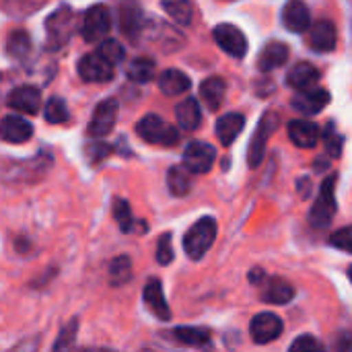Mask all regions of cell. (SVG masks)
Masks as SVG:
<instances>
[{"label": "cell", "instance_id": "cell-15", "mask_svg": "<svg viewBox=\"0 0 352 352\" xmlns=\"http://www.w3.org/2000/svg\"><path fill=\"white\" fill-rule=\"evenodd\" d=\"M291 103H293L295 111H299L303 116H316L330 103V93L326 89H318V87L303 89V91H297V95L293 97Z\"/></svg>", "mask_w": 352, "mask_h": 352}, {"label": "cell", "instance_id": "cell-22", "mask_svg": "<svg viewBox=\"0 0 352 352\" xmlns=\"http://www.w3.org/2000/svg\"><path fill=\"white\" fill-rule=\"evenodd\" d=\"M291 140L301 148H314L320 142V128L309 120H293L289 124Z\"/></svg>", "mask_w": 352, "mask_h": 352}, {"label": "cell", "instance_id": "cell-25", "mask_svg": "<svg viewBox=\"0 0 352 352\" xmlns=\"http://www.w3.org/2000/svg\"><path fill=\"white\" fill-rule=\"evenodd\" d=\"M175 118H177V124L179 128L192 132V130H198L200 124H202V111H200V105L194 97H188L184 99L177 107H175Z\"/></svg>", "mask_w": 352, "mask_h": 352}, {"label": "cell", "instance_id": "cell-7", "mask_svg": "<svg viewBox=\"0 0 352 352\" xmlns=\"http://www.w3.org/2000/svg\"><path fill=\"white\" fill-rule=\"evenodd\" d=\"M334 184H336V177L330 175L324 179V184L320 186V194L316 198V204L311 206V212H309V221L314 227H328L336 214V196H334Z\"/></svg>", "mask_w": 352, "mask_h": 352}, {"label": "cell", "instance_id": "cell-16", "mask_svg": "<svg viewBox=\"0 0 352 352\" xmlns=\"http://www.w3.org/2000/svg\"><path fill=\"white\" fill-rule=\"evenodd\" d=\"M8 107H12L14 111H21V113H37L39 107H41V93L39 89L31 87V85H23V87H16L10 91L8 99H6Z\"/></svg>", "mask_w": 352, "mask_h": 352}, {"label": "cell", "instance_id": "cell-9", "mask_svg": "<svg viewBox=\"0 0 352 352\" xmlns=\"http://www.w3.org/2000/svg\"><path fill=\"white\" fill-rule=\"evenodd\" d=\"M113 74H116V66L99 52H91L78 62V76L85 82H109Z\"/></svg>", "mask_w": 352, "mask_h": 352}, {"label": "cell", "instance_id": "cell-1", "mask_svg": "<svg viewBox=\"0 0 352 352\" xmlns=\"http://www.w3.org/2000/svg\"><path fill=\"white\" fill-rule=\"evenodd\" d=\"M54 165V157L50 151H39L31 159L23 161H10L2 167V179L6 184H16V186H29L41 182Z\"/></svg>", "mask_w": 352, "mask_h": 352}, {"label": "cell", "instance_id": "cell-8", "mask_svg": "<svg viewBox=\"0 0 352 352\" xmlns=\"http://www.w3.org/2000/svg\"><path fill=\"white\" fill-rule=\"evenodd\" d=\"M109 29H111V14H109V10H107L105 4H93L82 14L80 33H82V39L85 41H89V43L103 41L105 35L109 33Z\"/></svg>", "mask_w": 352, "mask_h": 352}, {"label": "cell", "instance_id": "cell-24", "mask_svg": "<svg viewBox=\"0 0 352 352\" xmlns=\"http://www.w3.org/2000/svg\"><path fill=\"white\" fill-rule=\"evenodd\" d=\"M245 126V116L241 113H227L217 122V138L223 146H231L233 140L241 134Z\"/></svg>", "mask_w": 352, "mask_h": 352}, {"label": "cell", "instance_id": "cell-23", "mask_svg": "<svg viewBox=\"0 0 352 352\" xmlns=\"http://www.w3.org/2000/svg\"><path fill=\"white\" fill-rule=\"evenodd\" d=\"M320 80V72L314 64L309 62H299L297 66L291 68V72L287 74V85L297 89V91H303V89H311L316 87Z\"/></svg>", "mask_w": 352, "mask_h": 352}, {"label": "cell", "instance_id": "cell-35", "mask_svg": "<svg viewBox=\"0 0 352 352\" xmlns=\"http://www.w3.org/2000/svg\"><path fill=\"white\" fill-rule=\"evenodd\" d=\"M188 173L190 171L186 167H182V165H173L169 169V173H167V186H169V192L173 196L179 198V196H186L190 192L192 182H190V175Z\"/></svg>", "mask_w": 352, "mask_h": 352}, {"label": "cell", "instance_id": "cell-42", "mask_svg": "<svg viewBox=\"0 0 352 352\" xmlns=\"http://www.w3.org/2000/svg\"><path fill=\"white\" fill-rule=\"evenodd\" d=\"M157 262L161 266H169L173 262V245H171V235L169 233L161 235V239L157 243Z\"/></svg>", "mask_w": 352, "mask_h": 352}, {"label": "cell", "instance_id": "cell-34", "mask_svg": "<svg viewBox=\"0 0 352 352\" xmlns=\"http://www.w3.org/2000/svg\"><path fill=\"white\" fill-rule=\"evenodd\" d=\"M132 278V260L128 256H118L109 262V285L122 287Z\"/></svg>", "mask_w": 352, "mask_h": 352}, {"label": "cell", "instance_id": "cell-38", "mask_svg": "<svg viewBox=\"0 0 352 352\" xmlns=\"http://www.w3.org/2000/svg\"><path fill=\"white\" fill-rule=\"evenodd\" d=\"M324 144H326V151L330 153V157H340L342 144H344V136L338 132L334 122H330L326 126V130H324Z\"/></svg>", "mask_w": 352, "mask_h": 352}, {"label": "cell", "instance_id": "cell-33", "mask_svg": "<svg viewBox=\"0 0 352 352\" xmlns=\"http://www.w3.org/2000/svg\"><path fill=\"white\" fill-rule=\"evenodd\" d=\"M47 0H0V6L6 14L23 19L33 12H37Z\"/></svg>", "mask_w": 352, "mask_h": 352}, {"label": "cell", "instance_id": "cell-36", "mask_svg": "<svg viewBox=\"0 0 352 352\" xmlns=\"http://www.w3.org/2000/svg\"><path fill=\"white\" fill-rule=\"evenodd\" d=\"M113 219L118 221V225H120V229L124 233H132L136 229V221L132 217V208H130V204L124 198H116L113 200Z\"/></svg>", "mask_w": 352, "mask_h": 352}, {"label": "cell", "instance_id": "cell-26", "mask_svg": "<svg viewBox=\"0 0 352 352\" xmlns=\"http://www.w3.org/2000/svg\"><path fill=\"white\" fill-rule=\"evenodd\" d=\"M295 297V289L283 278H270L262 291V301L272 305H287Z\"/></svg>", "mask_w": 352, "mask_h": 352}, {"label": "cell", "instance_id": "cell-13", "mask_svg": "<svg viewBox=\"0 0 352 352\" xmlns=\"http://www.w3.org/2000/svg\"><path fill=\"white\" fill-rule=\"evenodd\" d=\"M144 23H146V14L142 12L140 4L136 0H122V4H120V29L132 43H138Z\"/></svg>", "mask_w": 352, "mask_h": 352}, {"label": "cell", "instance_id": "cell-40", "mask_svg": "<svg viewBox=\"0 0 352 352\" xmlns=\"http://www.w3.org/2000/svg\"><path fill=\"white\" fill-rule=\"evenodd\" d=\"M76 330H78V320L74 318L68 326L62 328V332H60V336H58V340L54 342L52 349H54V351H66V349H70V346L74 344Z\"/></svg>", "mask_w": 352, "mask_h": 352}, {"label": "cell", "instance_id": "cell-37", "mask_svg": "<svg viewBox=\"0 0 352 352\" xmlns=\"http://www.w3.org/2000/svg\"><path fill=\"white\" fill-rule=\"evenodd\" d=\"M43 116H45V120H47L50 124H64V122H68V118H70L68 105H66V101L60 99V97L47 99Z\"/></svg>", "mask_w": 352, "mask_h": 352}, {"label": "cell", "instance_id": "cell-3", "mask_svg": "<svg viewBox=\"0 0 352 352\" xmlns=\"http://www.w3.org/2000/svg\"><path fill=\"white\" fill-rule=\"evenodd\" d=\"M217 239V221L210 217L200 219L190 227V231L184 237V250L192 260H202L204 254L212 248Z\"/></svg>", "mask_w": 352, "mask_h": 352}, {"label": "cell", "instance_id": "cell-10", "mask_svg": "<svg viewBox=\"0 0 352 352\" xmlns=\"http://www.w3.org/2000/svg\"><path fill=\"white\" fill-rule=\"evenodd\" d=\"M212 37L221 50H225L233 58H243L248 54V39L243 31L231 23H221L212 29Z\"/></svg>", "mask_w": 352, "mask_h": 352}, {"label": "cell", "instance_id": "cell-4", "mask_svg": "<svg viewBox=\"0 0 352 352\" xmlns=\"http://www.w3.org/2000/svg\"><path fill=\"white\" fill-rule=\"evenodd\" d=\"M140 41H146L148 45H155L157 50H163V52H173V50L184 45V35L177 29H173L171 25H165L159 19L146 16V23L142 27L138 43Z\"/></svg>", "mask_w": 352, "mask_h": 352}, {"label": "cell", "instance_id": "cell-29", "mask_svg": "<svg viewBox=\"0 0 352 352\" xmlns=\"http://www.w3.org/2000/svg\"><path fill=\"white\" fill-rule=\"evenodd\" d=\"M31 50H33V43H31V37H29L27 31L19 29V31H12V33L8 35L6 52H8V56H10L12 60H19V62L27 60L29 54H31Z\"/></svg>", "mask_w": 352, "mask_h": 352}, {"label": "cell", "instance_id": "cell-41", "mask_svg": "<svg viewBox=\"0 0 352 352\" xmlns=\"http://www.w3.org/2000/svg\"><path fill=\"white\" fill-rule=\"evenodd\" d=\"M330 245H334V248H338V250H342V252L352 254V225L342 227V229H338L336 233H332V235H330Z\"/></svg>", "mask_w": 352, "mask_h": 352}, {"label": "cell", "instance_id": "cell-14", "mask_svg": "<svg viewBox=\"0 0 352 352\" xmlns=\"http://www.w3.org/2000/svg\"><path fill=\"white\" fill-rule=\"evenodd\" d=\"M283 328L285 326L278 316L264 311V314L254 316V320L250 324V334L256 344H270L272 340H276L283 334Z\"/></svg>", "mask_w": 352, "mask_h": 352}, {"label": "cell", "instance_id": "cell-31", "mask_svg": "<svg viewBox=\"0 0 352 352\" xmlns=\"http://www.w3.org/2000/svg\"><path fill=\"white\" fill-rule=\"evenodd\" d=\"M161 6L177 25H192L194 19L192 0H161Z\"/></svg>", "mask_w": 352, "mask_h": 352}, {"label": "cell", "instance_id": "cell-27", "mask_svg": "<svg viewBox=\"0 0 352 352\" xmlns=\"http://www.w3.org/2000/svg\"><path fill=\"white\" fill-rule=\"evenodd\" d=\"M190 87H192V80H190V76H186L182 70L169 68V70L161 72V76H159V89H161L167 97L182 95V93H186Z\"/></svg>", "mask_w": 352, "mask_h": 352}, {"label": "cell", "instance_id": "cell-17", "mask_svg": "<svg viewBox=\"0 0 352 352\" xmlns=\"http://www.w3.org/2000/svg\"><path fill=\"white\" fill-rule=\"evenodd\" d=\"M33 136V126L21 116H4L0 120V138L10 144H23Z\"/></svg>", "mask_w": 352, "mask_h": 352}, {"label": "cell", "instance_id": "cell-28", "mask_svg": "<svg viewBox=\"0 0 352 352\" xmlns=\"http://www.w3.org/2000/svg\"><path fill=\"white\" fill-rule=\"evenodd\" d=\"M200 97L204 101V105L210 111H217L223 101H225V80L219 76H210L200 85Z\"/></svg>", "mask_w": 352, "mask_h": 352}, {"label": "cell", "instance_id": "cell-39", "mask_svg": "<svg viewBox=\"0 0 352 352\" xmlns=\"http://www.w3.org/2000/svg\"><path fill=\"white\" fill-rule=\"evenodd\" d=\"M97 52H99L103 58H107L113 66H118V64L124 60V56H126L122 43L116 41V39H103V41L99 43V50H97Z\"/></svg>", "mask_w": 352, "mask_h": 352}, {"label": "cell", "instance_id": "cell-18", "mask_svg": "<svg viewBox=\"0 0 352 352\" xmlns=\"http://www.w3.org/2000/svg\"><path fill=\"white\" fill-rule=\"evenodd\" d=\"M283 25L293 33H303L311 25L309 6L303 0H289L283 8Z\"/></svg>", "mask_w": 352, "mask_h": 352}, {"label": "cell", "instance_id": "cell-2", "mask_svg": "<svg viewBox=\"0 0 352 352\" xmlns=\"http://www.w3.org/2000/svg\"><path fill=\"white\" fill-rule=\"evenodd\" d=\"M78 16L68 4L58 6L47 19H45V47L50 52H58L64 45H68L70 37L76 31Z\"/></svg>", "mask_w": 352, "mask_h": 352}, {"label": "cell", "instance_id": "cell-45", "mask_svg": "<svg viewBox=\"0 0 352 352\" xmlns=\"http://www.w3.org/2000/svg\"><path fill=\"white\" fill-rule=\"evenodd\" d=\"M349 276H351V280H352V266L349 268Z\"/></svg>", "mask_w": 352, "mask_h": 352}, {"label": "cell", "instance_id": "cell-12", "mask_svg": "<svg viewBox=\"0 0 352 352\" xmlns=\"http://www.w3.org/2000/svg\"><path fill=\"white\" fill-rule=\"evenodd\" d=\"M118 101L116 99H103L97 107H95V111H93V116H91V122H89V136H93V138H103V136H107L111 130H113V126H116V120H118Z\"/></svg>", "mask_w": 352, "mask_h": 352}, {"label": "cell", "instance_id": "cell-6", "mask_svg": "<svg viewBox=\"0 0 352 352\" xmlns=\"http://www.w3.org/2000/svg\"><path fill=\"white\" fill-rule=\"evenodd\" d=\"M278 126H280V116L278 113L268 111V113L262 116V120H260V124H258V128H256V132L252 136L250 148H248V165L252 169H256L262 163V159L266 155L268 138L278 130Z\"/></svg>", "mask_w": 352, "mask_h": 352}, {"label": "cell", "instance_id": "cell-5", "mask_svg": "<svg viewBox=\"0 0 352 352\" xmlns=\"http://www.w3.org/2000/svg\"><path fill=\"white\" fill-rule=\"evenodd\" d=\"M136 132L144 142L159 146H173L179 140L177 130L157 113H146L144 118H140V122L136 124Z\"/></svg>", "mask_w": 352, "mask_h": 352}, {"label": "cell", "instance_id": "cell-43", "mask_svg": "<svg viewBox=\"0 0 352 352\" xmlns=\"http://www.w3.org/2000/svg\"><path fill=\"white\" fill-rule=\"evenodd\" d=\"M85 153H87V157H89L91 163H99V161H103L105 157H109L111 148H109L101 138H95V140L85 148Z\"/></svg>", "mask_w": 352, "mask_h": 352}, {"label": "cell", "instance_id": "cell-30", "mask_svg": "<svg viewBox=\"0 0 352 352\" xmlns=\"http://www.w3.org/2000/svg\"><path fill=\"white\" fill-rule=\"evenodd\" d=\"M173 338L186 346L202 349L210 342V330L206 328H192V326H182L173 330Z\"/></svg>", "mask_w": 352, "mask_h": 352}, {"label": "cell", "instance_id": "cell-20", "mask_svg": "<svg viewBox=\"0 0 352 352\" xmlns=\"http://www.w3.org/2000/svg\"><path fill=\"white\" fill-rule=\"evenodd\" d=\"M336 41H338V35H336V27L332 21H320L309 31V45L314 52H320V54L334 52Z\"/></svg>", "mask_w": 352, "mask_h": 352}, {"label": "cell", "instance_id": "cell-19", "mask_svg": "<svg viewBox=\"0 0 352 352\" xmlns=\"http://www.w3.org/2000/svg\"><path fill=\"white\" fill-rule=\"evenodd\" d=\"M144 305L148 307V311L161 320V322H169L171 320V309L165 301V295H163V287H161V280L159 278H151L146 285H144Z\"/></svg>", "mask_w": 352, "mask_h": 352}, {"label": "cell", "instance_id": "cell-32", "mask_svg": "<svg viewBox=\"0 0 352 352\" xmlns=\"http://www.w3.org/2000/svg\"><path fill=\"white\" fill-rule=\"evenodd\" d=\"M155 72H157V64H155V60H151V58H136V60H132L130 62V66H128V70H126V74H128V78L132 80V82H151L153 78H155Z\"/></svg>", "mask_w": 352, "mask_h": 352}, {"label": "cell", "instance_id": "cell-11", "mask_svg": "<svg viewBox=\"0 0 352 352\" xmlns=\"http://www.w3.org/2000/svg\"><path fill=\"white\" fill-rule=\"evenodd\" d=\"M217 161V148L208 142H192L184 151V167L190 173H208Z\"/></svg>", "mask_w": 352, "mask_h": 352}, {"label": "cell", "instance_id": "cell-44", "mask_svg": "<svg viewBox=\"0 0 352 352\" xmlns=\"http://www.w3.org/2000/svg\"><path fill=\"white\" fill-rule=\"evenodd\" d=\"M293 352H318L322 351V344L314 338V336H299L293 344H291Z\"/></svg>", "mask_w": 352, "mask_h": 352}, {"label": "cell", "instance_id": "cell-21", "mask_svg": "<svg viewBox=\"0 0 352 352\" xmlns=\"http://www.w3.org/2000/svg\"><path fill=\"white\" fill-rule=\"evenodd\" d=\"M289 60V45L283 43V41H272L268 43L260 56H258V68L262 72H272L280 66H285Z\"/></svg>", "mask_w": 352, "mask_h": 352}]
</instances>
